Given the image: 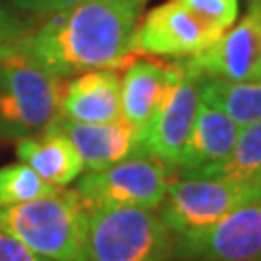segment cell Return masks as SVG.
Wrapping results in <instances>:
<instances>
[{
    "label": "cell",
    "instance_id": "cell-20",
    "mask_svg": "<svg viewBox=\"0 0 261 261\" xmlns=\"http://www.w3.org/2000/svg\"><path fill=\"white\" fill-rule=\"evenodd\" d=\"M33 28L31 21L21 16L8 0H0V58L10 50L14 43L25 37Z\"/></svg>",
    "mask_w": 261,
    "mask_h": 261
},
{
    "label": "cell",
    "instance_id": "cell-14",
    "mask_svg": "<svg viewBox=\"0 0 261 261\" xmlns=\"http://www.w3.org/2000/svg\"><path fill=\"white\" fill-rule=\"evenodd\" d=\"M174 75V60H151L134 56L120 74L122 118L140 132L149 124Z\"/></svg>",
    "mask_w": 261,
    "mask_h": 261
},
{
    "label": "cell",
    "instance_id": "cell-2",
    "mask_svg": "<svg viewBox=\"0 0 261 261\" xmlns=\"http://www.w3.org/2000/svg\"><path fill=\"white\" fill-rule=\"evenodd\" d=\"M87 209L75 190L0 207V230L50 261H80Z\"/></svg>",
    "mask_w": 261,
    "mask_h": 261
},
{
    "label": "cell",
    "instance_id": "cell-3",
    "mask_svg": "<svg viewBox=\"0 0 261 261\" xmlns=\"http://www.w3.org/2000/svg\"><path fill=\"white\" fill-rule=\"evenodd\" d=\"M174 236L155 209H87L80 261H172Z\"/></svg>",
    "mask_w": 261,
    "mask_h": 261
},
{
    "label": "cell",
    "instance_id": "cell-11",
    "mask_svg": "<svg viewBox=\"0 0 261 261\" xmlns=\"http://www.w3.org/2000/svg\"><path fill=\"white\" fill-rule=\"evenodd\" d=\"M50 124L74 143V147L84 161L85 172L103 170L124 159L145 155L141 147L140 132L124 118L87 124V122L68 120L58 114Z\"/></svg>",
    "mask_w": 261,
    "mask_h": 261
},
{
    "label": "cell",
    "instance_id": "cell-7",
    "mask_svg": "<svg viewBox=\"0 0 261 261\" xmlns=\"http://www.w3.org/2000/svg\"><path fill=\"white\" fill-rule=\"evenodd\" d=\"M203 74L188 58L174 60V75L167 93L153 114L149 124L141 130V147L145 155L159 159L172 172L186 145L201 101Z\"/></svg>",
    "mask_w": 261,
    "mask_h": 261
},
{
    "label": "cell",
    "instance_id": "cell-19",
    "mask_svg": "<svg viewBox=\"0 0 261 261\" xmlns=\"http://www.w3.org/2000/svg\"><path fill=\"white\" fill-rule=\"evenodd\" d=\"M178 2L219 31L232 28L240 18V0H178Z\"/></svg>",
    "mask_w": 261,
    "mask_h": 261
},
{
    "label": "cell",
    "instance_id": "cell-13",
    "mask_svg": "<svg viewBox=\"0 0 261 261\" xmlns=\"http://www.w3.org/2000/svg\"><path fill=\"white\" fill-rule=\"evenodd\" d=\"M58 114L87 124L122 118L120 72L116 68H97L72 75L64 84Z\"/></svg>",
    "mask_w": 261,
    "mask_h": 261
},
{
    "label": "cell",
    "instance_id": "cell-1",
    "mask_svg": "<svg viewBox=\"0 0 261 261\" xmlns=\"http://www.w3.org/2000/svg\"><path fill=\"white\" fill-rule=\"evenodd\" d=\"M147 0H82L45 16L6 55H21L58 77L130 62L132 37ZM4 55V56H6Z\"/></svg>",
    "mask_w": 261,
    "mask_h": 261
},
{
    "label": "cell",
    "instance_id": "cell-8",
    "mask_svg": "<svg viewBox=\"0 0 261 261\" xmlns=\"http://www.w3.org/2000/svg\"><path fill=\"white\" fill-rule=\"evenodd\" d=\"M221 33L178 0H167L141 14L132 37V55L170 60L190 58L205 50Z\"/></svg>",
    "mask_w": 261,
    "mask_h": 261
},
{
    "label": "cell",
    "instance_id": "cell-15",
    "mask_svg": "<svg viewBox=\"0 0 261 261\" xmlns=\"http://www.w3.org/2000/svg\"><path fill=\"white\" fill-rule=\"evenodd\" d=\"M16 143L18 161L25 163L43 180L56 188L74 184L85 172L84 161L74 143L53 124L33 136L18 140Z\"/></svg>",
    "mask_w": 261,
    "mask_h": 261
},
{
    "label": "cell",
    "instance_id": "cell-21",
    "mask_svg": "<svg viewBox=\"0 0 261 261\" xmlns=\"http://www.w3.org/2000/svg\"><path fill=\"white\" fill-rule=\"evenodd\" d=\"M8 2L21 14L45 18V16L56 14L60 10L70 8L74 4H80L82 0H8Z\"/></svg>",
    "mask_w": 261,
    "mask_h": 261
},
{
    "label": "cell",
    "instance_id": "cell-4",
    "mask_svg": "<svg viewBox=\"0 0 261 261\" xmlns=\"http://www.w3.org/2000/svg\"><path fill=\"white\" fill-rule=\"evenodd\" d=\"M64 80L21 55L0 58V140L45 130L60 112Z\"/></svg>",
    "mask_w": 261,
    "mask_h": 261
},
{
    "label": "cell",
    "instance_id": "cell-6",
    "mask_svg": "<svg viewBox=\"0 0 261 261\" xmlns=\"http://www.w3.org/2000/svg\"><path fill=\"white\" fill-rule=\"evenodd\" d=\"M172 170L151 155H136L103 170L84 172L75 180V192L85 209L140 207L157 211Z\"/></svg>",
    "mask_w": 261,
    "mask_h": 261
},
{
    "label": "cell",
    "instance_id": "cell-22",
    "mask_svg": "<svg viewBox=\"0 0 261 261\" xmlns=\"http://www.w3.org/2000/svg\"><path fill=\"white\" fill-rule=\"evenodd\" d=\"M0 261H50L31 252L28 246L16 240L8 232L0 230Z\"/></svg>",
    "mask_w": 261,
    "mask_h": 261
},
{
    "label": "cell",
    "instance_id": "cell-23",
    "mask_svg": "<svg viewBox=\"0 0 261 261\" xmlns=\"http://www.w3.org/2000/svg\"><path fill=\"white\" fill-rule=\"evenodd\" d=\"M248 10L261 18V0H248Z\"/></svg>",
    "mask_w": 261,
    "mask_h": 261
},
{
    "label": "cell",
    "instance_id": "cell-9",
    "mask_svg": "<svg viewBox=\"0 0 261 261\" xmlns=\"http://www.w3.org/2000/svg\"><path fill=\"white\" fill-rule=\"evenodd\" d=\"M182 261H261V197L226 213L205 230L174 238Z\"/></svg>",
    "mask_w": 261,
    "mask_h": 261
},
{
    "label": "cell",
    "instance_id": "cell-18",
    "mask_svg": "<svg viewBox=\"0 0 261 261\" xmlns=\"http://www.w3.org/2000/svg\"><path fill=\"white\" fill-rule=\"evenodd\" d=\"M60 188L48 184L25 163H12L0 168V207L16 205L55 194Z\"/></svg>",
    "mask_w": 261,
    "mask_h": 261
},
{
    "label": "cell",
    "instance_id": "cell-10",
    "mask_svg": "<svg viewBox=\"0 0 261 261\" xmlns=\"http://www.w3.org/2000/svg\"><path fill=\"white\" fill-rule=\"evenodd\" d=\"M205 77L223 82H257L261 80V18L246 12L219 39L188 58Z\"/></svg>",
    "mask_w": 261,
    "mask_h": 261
},
{
    "label": "cell",
    "instance_id": "cell-17",
    "mask_svg": "<svg viewBox=\"0 0 261 261\" xmlns=\"http://www.w3.org/2000/svg\"><path fill=\"white\" fill-rule=\"evenodd\" d=\"M261 170V120L240 126L232 151L221 165L196 178H223L248 182Z\"/></svg>",
    "mask_w": 261,
    "mask_h": 261
},
{
    "label": "cell",
    "instance_id": "cell-5",
    "mask_svg": "<svg viewBox=\"0 0 261 261\" xmlns=\"http://www.w3.org/2000/svg\"><path fill=\"white\" fill-rule=\"evenodd\" d=\"M261 197L255 180L176 176L170 180L157 213L174 238L205 230L226 213Z\"/></svg>",
    "mask_w": 261,
    "mask_h": 261
},
{
    "label": "cell",
    "instance_id": "cell-24",
    "mask_svg": "<svg viewBox=\"0 0 261 261\" xmlns=\"http://www.w3.org/2000/svg\"><path fill=\"white\" fill-rule=\"evenodd\" d=\"M253 180H255L257 184H261V170H259V172H257V174H255V178H253Z\"/></svg>",
    "mask_w": 261,
    "mask_h": 261
},
{
    "label": "cell",
    "instance_id": "cell-12",
    "mask_svg": "<svg viewBox=\"0 0 261 261\" xmlns=\"http://www.w3.org/2000/svg\"><path fill=\"white\" fill-rule=\"evenodd\" d=\"M238 132L240 126L226 112L201 99L174 174L197 176L221 165L232 151Z\"/></svg>",
    "mask_w": 261,
    "mask_h": 261
},
{
    "label": "cell",
    "instance_id": "cell-16",
    "mask_svg": "<svg viewBox=\"0 0 261 261\" xmlns=\"http://www.w3.org/2000/svg\"><path fill=\"white\" fill-rule=\"evenodd\" d=\"M201 99L226 112L238 126L261 120V80L223 82L203 75Z\"/></svg>",
    "mask_w": 261,
    "mask_h": 261
}]
</instances>
